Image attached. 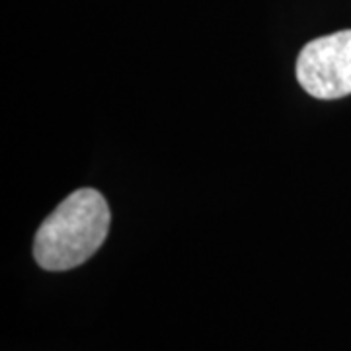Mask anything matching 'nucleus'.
<instances>
[{
	"instance_id": "obj_1",
	"label": "nucleus",
	"mask_w": 351,
	"mask_h": 351,
	"mask_svg": "<svg viewBox=\"0 0 351 351\" xmlns=\"http://www.w3.org/2000/svg\"><path fill=\"white\" fill-rule=\"evenodd\" d=\"M108 201L92 188L76 189L41 223L34 258L47 271L78 267L100 250L110 230Z\"/></svg>"
},
{
	"instance_id": "obj_2",
	"label": "nucleus",
	"mask_w": 351,
	"mask_h": 351,
	"mask_svg": "<svg viewBox=\"0 0 351 351\" xmlns=\"http://www.w3.org/2000/svg\"><path fill=\"white\" fill-rule=\"evenodd\" d=\"M297 80L314 98L338 100L351 94V29L308 41L297 59Z\"/></svg>"
}]
</instances>
